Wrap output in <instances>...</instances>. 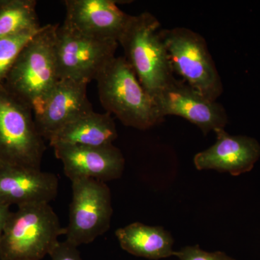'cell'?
Returning a JSON list of instances; mask_svg holds the SVG:
<instances>
[{"mask_svg":"<svg viewBox=\"0 0 260 260\" xmlns=\"http://www.w3.org/2000/svg\"><path fill=\"white\" fill-rule=\"evenodd\" d=\"M59 25H44L25 44L3 85L8 91L31 108L42 110L59 81L56 56Z\"/></svg>","mask_w":260,"mask_h":260,"instance_id":"1","label":"cell"},{"mask_svg":"<svg viewBox=\"0 0 260 260\" xmlns=\"http://www.w3.org/2000/svg\"><path fill=\"white\" fill-rule=\"evenodd\" d=\"M95 80L102 107L124 126L147 130L164 121L124 56L113 58Z\"/></svg>","mask_w":260,"mask_h":260,"instance_id":"2","label":"cell"},{"mask_svg":"<svg viewBox=\"0 0 260 260\" xmlns=\"http://www.w3.org/2000/svg\"><path fill=\"white\" fill-rule=\"evenodd\" d=\"M160 27V22L151 13L130 15L118 39L126 61L153 99L175 78Z\"/></svg>","mask_w":260,"mask_h":260,"instance_id":"3","label":"cell"},{"mask_svg":"<svg viewBox=\"0 0 260 260\" xmlns=\"http://www.w3.org/2000/svg\"><path fill=\"white\" fill-rule=\"evenodd\" d=\"M66 227L49 203L18 207L11 212L0 242V257L6 260H42L66 235Z\"/></svg>","mask_w":260,"mask_h":260,"instance_id":"4","label":"cell"},{"mask_svg":"<svg viewBox=\"0 0 260 260\" xmlns=\"http://www.w3.org/2000/svg\"><path fill=\"white\" fill-rule=\"evenodd\" d=\"M44 142L30 106L0 84V164L42 170Z\"/></svg>","mask_w":260,"mask_h":260,"instance_id":"5","label":"cell"},{"mask_svg":"<svg viewBox=\"0 0 260 260\" xmlns=\"http://www.w3.org/2000/svg\"><path fill=\"white\" fill-rule=\"evenodd\" d=\"M173 73L213 102L221 95L223 83L204 37L184 27L160 30Z\"/></svg>","mask_w":260,"mask_h":260,"instance_id":"6","label":"cell"},{"mask_svg":"<svg viewBox=\"0 0 260 260\" xmlns=\"http://www.w3.org/2000/svg\"><path fill=\"white\" fill-rule=\"evenodd\" d=\"M73 198L67 242L76 246L93 242L110 229L113 208L110 188L105 182L91 179L72 181Z\"/></svg>","mask_w":260,"mask_h":260,"instance_id":"7","label":"cell"},{"mask_svg":"<svg viewBox=\"0 0 260 260\" xmlns=\"http://www.w3.org/2000/svg\"><path fill=\"white\" fill-rule=\"evenodd\" d=\"M119 43L85 35L66 24L56 30V56L61 79L89 83L115 57Z\"/></svg>","mask_w":260,"mask_h":260,"instance_id":"8","label":"cell"},{"mask_svg":"<svg viewBox=\"0 0 260 260\" xmlns=\"http://www.w3.org/2000/svg\"><path fill=\"white\" fill-rule=\"evenodd\" d=\"M161 117L177 116L198 126L207 135L225 129L229 122L225 108L197 91L183 80L174 78L153 99Z\"/></svg>","mask_w":260,"mask_h":260,"instance_id":"9","label":"cell"},{"mask_svg":"<svg viewBox=\"0 0 260 260\" xmlns=\"http://www.w3.org/2000/svg\"><path fill=\"white\" fill-rule=\"evenodd\" d=\"M56 158L63 165L66 177L73 181L91 179L107 182L122 176L125 159L113 144L103 146L56 145L52 147Z\"/></svg>","mask_w":260,"mask_h":260,"instance_id":"10","label":"cell"},{"mask_svg":"<svg viewBox=\"0 0 260 260\" xmlns=\"http://www.w3.org/2000/svg\"><path fill=\"white\" fill-rule=\"evenodd\" d=\"M88 83L61 79L40 112L34 114L39 134L49 142L78 116L93 110L87 95Z\"/></svg>","mask_w":260,"mask_h":260,"instance_id":"11","label":"cell"},{"mask_svg":"<svg viewBox=\"0 0 260 260\" xmlns=\"http://www.w3.org/2000/svg\"><path fill=\"white\" fill-rule=\"evenodd\" d=\"M215 133L216 143L194 155L196 169L229 173L234 177L250 172L260 158L259 142L245 135H229L225 129Z\"/></svg>","mask_w":260,"mask_h":260,"instance_id":"12","label":"cell"},{"mask_svg":"<svg viewBox=\"0 0 260 260\" xmlns=\"http://www.w3.org/2000/svg\"><path fill=\"white\" fill-rule=\"evenodd\" d=\"M113 0H65L64 23L85 35L117 41L129 21L130 15Z\"/></svg>","mask_w":260,"mask_h":260,"instance_id":"13","label":"cell"},{"mask_svg":"<svg viewBox=\"0 0 260 260\" xmlns=\"http://www.w3.org/2000/svg\"><path fill=\"white\" fill-rule=\"evenodd\" d=\"M58 190L59 179L52 173L0 164V201L5 204L50 203Z\"/></svg>","mask_w":260,"mask_h":260,"instance_id":"14","label":"cell"},{"mask_svg":"<svg viewBox=\"0 0 260 260\" xmlns=\"http://www.w3.org/2000/svg\"><path fill=\"white\" fill-rule=\"evenodd\" d=\"M117 137L112 114L92 110L71 121L49 140V145L51 147L56 145L103 146L113 144Z\"/></svg>","mask_w":260,"mask_h":260,"instance_id":"15","label":"cell"},{"mask_svg":"<svg viewBox=\"0 0 260 260\" xmlns=\"http://www.w3.org/2000/svg\"><path fill=\"white\" fill-rule=\"evenodd\" d=\"M115 236L121 249L132 255L158 260L175 254L172 234L161 226L135 222L117 229Z\"/></svg>","mask_w":260,"mask_h":260,"instance_id":"16","label":"cell"},{"mask_svg":"<svg viewBox=\"0 0 260 260\" xmlns=\"http://www.w3.org/2000/svg\"><path fill=\"white\" fill-rule=\"evenodd\" d=\"M35 0H3L0 5V39L42 28Z\"/></svg>","mask_w":260,"mask_h":260,"instance_id":"17","label":"cell"},{"mask_svg":"<svg viewBox=\"0 0 260 260\" xmlns=\"http://www.w3.org/2000/svg\"><path fill=\"white\" fill-rule=\"evenodd\" d=\"M39 30L21 32L0 39V84L4 82L25 44Z\"/></svg>","mask_w":260,"mask_h":260,"instance_id":"18","label":"cell"},{"mask_svg":"<svg viewBox=\"0 0 260 260\" xmlns=\"http://www.w3.org/2000/svg\"><path fill=\"white\" fill-rule=\"evenodd\" d=\"M174 256L179 260H237L223 251H206L198 245L186 246L175 251Z\"/></svg>","mask_w":260,"mask_h":260,"instance_id":"19","label":"cell"},{"mask_svg":"<svg viewBox=\"0 0 260 260\" xmlns=\"http://www.w3.org/2000/svg\"><path fill=\"white\" fill-rule=\"evenodd\" d=\"M78 248L66 240L59 242L49 256L51 260H84Z\"/></svg>","mask_w":260,"mask_h":260,"instance_id":"20","label":"cell"},{"mask_svg":"<svg viewBox=\"0 0 260 260\" xmlns=\"http://www.w3.org/2000/svg\"><path fill=\"white\" fill-rule=\"evenodd\" d=\"M10 208V205L5 204V203L0 201V242H1L2 238H3L5 225H6L8 218H9L10 213H11Z\"/></svg>","mask_w":260,"mask_h":260,"instance_id":"21","label":"cell"},{"mask_svg":"<svg viewBox=\"0 0 260 260\" xmlns=\"http://www.w3.org/2000/svg\"><path fill=\"white\" fill-rule=\"evenodd\" d=\"M2 3H3V0H0V5L2 4Z\"/></svg>","mask_w":260,"mask_h":260,"instance_id":"22","label":"cell"},{"mask_svg":"<svg viewBox=\"0 0 260 260\" xmlns=\"http://www.w3.org/2000/svg\"><path fill=\"white\" fill-rule=\"evenodd\" d=\"M0 260H6V259H3V258L0 257Z\"/></svg>","mask_w":260,"mask_h":260,"instance_id":"23","label":"cell"}]
</instances>
